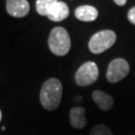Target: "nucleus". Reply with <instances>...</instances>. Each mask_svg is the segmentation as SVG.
I'll return each instance as SVG.
<instances>
[{
    "instance_id": "423d86ee",
    "label": "nucleus",
    "mask_w": 135,
    "mask_h": 135,
    "mask_svg": "<svg viewBox=\"0 0 135 135\" xmlns=\"http://www.w3.org/2000/svg\"><path fill=\"white\" fill-rule=\"evenodd\" d=\"M7 13L16 18H22L29 13L30 5L27 0H6Z\"/></svg>"
},
{
    "instance_id": "6e6552de",
    "label": "nucleus",
    "mask_w": 135,
    "mask_h": 135,
    "mask_svg": "<svg viewBox=\"0 0 135 135\" xmlns=\"http://www.w3.org/2000/svg\"><path fill=\"white\" fill-rule=\"evenodd\" d=\"M92 98L100 110L109 111L114 105V100L112 96L101 90H95L92 93Z\"/></svg>"
},
{
    "instance_id": "4468645a",
    "label": "nucleus",
    "mask_w": 135,
    "mask_h": 135,
    "mask_svg": "<svg viewBox=\"0 0 135 135\" xmlns=\"http://www.w3.org/2000/svg\"><path fill=\"white\" fill-rule=\"evenodd\" d=\"M113 1H114L117 5H119V6H123V5H125L126 2H127V0H113Z\"/></svg>"
},
{
    "instance_id": "2eb2a0df",
    "label": "nucleus",
    "mask_w": 135,
    "mask_h": 135,
    "mask_svg": "<svg viewBox=\"0 0 135 135\" xmlns=\"http://www.w3.org/2000/svg\"><path fill=\"white\" fill-rule=\"evenodd\" d=\"M1 119H2V112L0 110V121H1Z\"/></svg>"
},
{
    "instance_id": "9b49d317",
    "label": "nucleus",
    "mask_w": 135,
    "mask_h": 135,
    "mask_svg": "<svg viewBox=\"0 0 135 135\" xmlns=\"http://www.w3.org/2000/svg\"><path fill=\"white\" fill-rule=\"evenodd\" d=\"M58 0H37L36 1V11L39 15L47 16L50 9L52 8Z\"/></svg>"
},
{
    "instance_id": "7ed1b4c3",
    "label": "nucleus",
    "mask_w": 135,
    "mask_h": 135,
    "mask_svg": "<svg viewBox=\"0 0 135 135\" xmlns=\"http://www.w3.org/2000/svg\"><path fill=\"white\" fill-rule=\"evenodd\" d=\"M116 41V34L112 30H101L92 36L88 48L93 54H100L112 47Z\"/></svg>"
},
{
    "instance_id": "20e7f679",
    "label": "nucleus",
    "mask_w": 135,
    "mask_h": 135,
    "mask_svg": "<svg viewBox=\"0 0 135 135\" xmlns=\"http://www.w3.org/2000/svg\"><path fill=\"white\" fill-rule=\"evenodd\" d=\"M98 76L99 70L96 63L88 61L78 68L75 73V82L79 86H88L96 81Z\"/></svg>"
},
{
    "instance_id": "1a4fd4ad",
    "label": "nucleus",
    "mask_w": 135,
    "mask_h": 135,
    "mask_svg": "<svg viewBox=\"0 0 135 135\" xmlns=\"http://www.w3.org/2000/svg\"><path fill=\"white\" fill-rule=\"evenodd\" d=\"M75 16L80 21L91 22L98 17V10L91 5H81L75 9Z\"/></svg>"
},
{
    "instance_id": "0eeeda50",
    "label": "nucleus",
    "mask_w": 135,
    "mask_h": 135,
    "mask_svg": "<svg viewBox=\"0 0 135 135\" xmlns=\"http://www.w3.org/2000/svg\"><path fill=\"white\" fill-rule=\"evenodd\" d=\"M69 16V8L63 1H57L50 9L48 15V19L53 22H59L62 20L66 19Z\"/></svg>"
},
{
    "instance_id": "9d476101",
    "label": "nucleus",
    "mask_w": 135,
    "mask_h": 135,
    "mask_svg": "<svg viewBox=\"0 0 135 135\" xmlns=\"http://www.w3.org/2000/svg\"><path fill=\"white\" fill-rule=\"evenodd\" d=\"M70 124L75 129H82L86 126L87 120L83 107H74L70 110Z\"/></svg>"
},
{
    "instance_id": "f8f14e48",
    "label": "nucleus",
    "mask_w": 135,
    "mask_h": 135,
    "mask_svg": "<svg viewBox=\"0 0 135 135\" xmlns=\"http://www.w3.org/2000/svg\"><path fill=\"white\" fill-rule=\"evenodd\" d=\"M90 135H113L110 129L107 127L106 125L103 124H99L96 125L91 131H90Z\"/></svg>"
},
{
    "instance_id": "39448f33",
    "label": "nucleus",
    "mask_w": 135,
    "mask_h": 135,
    "mask_svg": "<svg viewBox=\"0 0 135 135\" xmlns=\"http://www.w3.org/2000/svg\"><path fill=\"white\" fill-rule=\"evenodd\" d=\"M130 70L129 64L123 58H116L112 60L107 69L106 78L110 83H117L128 75Z\"/></svg>"
},
{
    "instance_id": "f257e3e1",
    "label": "nucleus",
    "mask_w": 135,
    "mask_h": 135,
    "mask_svg": "<svg viewBox=\"0 0 135 135\" xmlns=\"http://www.w3.org/2000/svg\"><path fill=\"white\" fill-rule=\"evenodd\" d=\"M62 98V84L57 78H49L43 83L40 90V103L48 111L58 108Z\"/></svg>"
},
{
    "instance_id": "ddd939ff",
    "label": "nucleus",
    "mask_w": 135,
    "mask_h": 135,
    "mask_svg": "<svg viewBox=\"0 0 135 135\" xmlns=\"http://www.w3.org/2000/svg\"><path fill=\"white\" fill-rule=\"evenodd\" d=\"M128 20L130 21L133 25H135V6L132 7L129 11H128Z\"/></svg>"
},
{
    "instance_id": "f03ea898",
    "label": "nucleus",
    "mask_w": 135,
    "mask_h": 135,
    "mask_svg": "<svg viewBox=\"0 0 135 135\" xmlns=\"http://www.w3.org/2000/svg\"><path fill=\"white\" fill-rule=\"evenodd\" d=\"M50 51L56 56H64L69 52L71 40L67 30L63 27H55L51 30L48 38Z\"/></svg>"
}]
</instances>
